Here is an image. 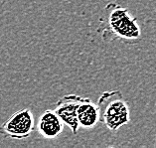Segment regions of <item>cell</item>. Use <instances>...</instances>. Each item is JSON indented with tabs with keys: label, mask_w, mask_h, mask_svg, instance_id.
<instances>
[{
	"label": "cell",
	"mask_w": 156,
	"mask_h": 148,
	"mask_svg": "<svg viewBox=\"0 0 156 148\" xmlns=\"http://www.w3.org/2000/svg\"><path fill=\"white\" fill-rule=\"evenodd\" d=\"M98 32L105 42L121 41L135 44L141 40V29L137 19L127 8L115 2H109L105 7Z\"/></svg>",
	"instance_id": "1"
},
{
	"label": "cell",
	"mask_w": 156,
	"mask_h": 148,
	"mask_svg": "<svg viewBox=\"0 0 156 148\" xmlns=\"http://www.w3.org/2000/svg\"><path fill=\"white\" fill-rule=\"evenodd\" d=\"M97 104L100 109V121L110 131H117L130 122L129 107L120 90L104 92Z\"/></svg>",
	"instance_id": "2"
},
{
	"label": "cell",
	"mask_w": 156,
	"mask_h": 148,
	"mask_svg": "<svg viewBox=\"0 0 156 148\" xmlns=\"http://www.w3.org/2000/svg\"><path fill=\"white\" fill-rule=\"evenodd\" d=\"M35 128V119L29 108L15 112L0 125V134L4 137L21 140L28 138Z\"/></svg>",
	"instance_id": "3"
},
{
	"label": "cell",
	"mask_w": 156,
	"mask_h": 148,
	"mask_svg": "<svg viewBox=\"0 0 156 148\" xmlns=\"http://www.w3.org/2000/svg\"><path fill=\"white\" fill-rule=\"evenodd\" d=\"M82 97L77 94H68L56 102L55 111L60 116L64 124H66L73 132L77 134L80 128V124L77 117V109L81 101Z\"/></svg>",
	"instance_id": "4"
},
{
	"label": "cell",
	"mask_w": 156,
	"mask_h": 148,
	"mask_svg": "<svg viewBox=\"0 0 156 148\" xmlns=\"http://www.w3.org/2000/svg\"><path fill=\"white\" fill-rule=\"evenodd\" d=\"M64 122L57 112L52 109H47L41 115L38 121V131L44 138L53 139L62 133Z\"/></svg>",
	"instance_id": "5"
},
{
	"label": "cell",
	"mask_w": 156,
	"mask_h": 148,
	"mask_svg": "<svg viewBox=\"0 0 156 148\" xmlns=\"http://www.w3.org/2000/svg\"><path fill=\"white\" fill-rule=\"evenodd\" d=\"M77 117L80 127L94 128L100 122V109L97 104H94L90 98L82 97L77 109Z\"/></svg>",
	"instance_id": "6"
},
{
	"label": "cell",
	"mask_w": 156,
	"mask_h": 148,
	"mask_svg": "<svg viewBox=\"0 0 156 148\" xmlns=\"http://www.w3.org/2000/svg\"><path fill=\"white\" fill-rule=\"evenodd\" d=\"M155 146H156V136H155Z\"/></svg>",
	"instance_id": "7"
},
{
	"label": "cell",
	"mask_w": 156,
	"mask_h": 148,
	"mask_svg": "<svg viewBox=\"0 0 156 148\" xmlns=\"http://www.w3.org/2000/svg\"><path fill=\"white\" fill-rule=\"evenodd\" d=\"M155 105H156V102H155Z\"/></svg>",
	"instance_id": "8"
}]
</instances>
